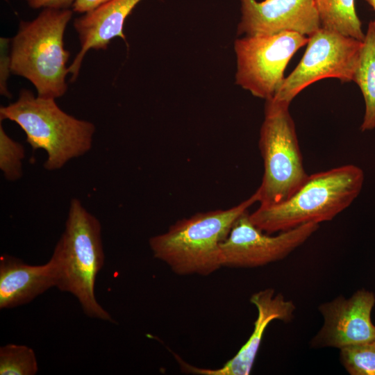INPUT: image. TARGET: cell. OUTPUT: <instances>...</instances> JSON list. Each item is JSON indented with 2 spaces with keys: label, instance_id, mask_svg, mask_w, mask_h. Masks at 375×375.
Returning a JSON list of instances; mask_svg holds the SVG:
<instances>
[{
  "label": "cell",
  "instance_id": "cell-1",
  "mask_svg": "<svg viewBox=\"0 0 375 375\" xmlns=\"http://www.w3.org/2000/svg\"><path fill=\"white\" fill-rule=\"evenodd\" d=\"M257 190L228 209L201 212L177 221L149 240L153 257L178 275L208 276L221 267L220 244L235 221L255 203Z\"/></svg>",
  "mask_w": 375,
  "mask_h": 375
},
{
  "label": "cell",
  "instance_id": "cell-2",
  "mask_svg": "<svg viewBox=\"0 0 375 375\" xmlns=\"http://www.w3.org/2000/svg\"><path fill=\"white\" fill-rule=\"evenodd\" d=\"M362 170L347 165L308 175L288 199L262 206L252 213L251 222L269 234L286 231L308 223L332 220L348 208L360 194Z\"/></svg>",
  "mask_w": 375,
  "mask_h": 375
},
{
  "label": "cell",
  "instance_id": "cell-3",
  "mask_svg": "<svg viewBox=\"0 0 375 375\" xmlns=\"http://www.w3.org/2000/svg\"><path fill=\"white\" fill-rule=\"evenodd\" d=\"M50 260L56 269V288L73 294L88 317L114 322L94 294L95 280L104 263L101 225L76 198L70 201L65 230Z\"/></svg>",
  "mask_w": 375,
  "mask_h": 375
},
{
  "label": "cell",
  "instance_id": "cell-4",
  "mask_svg": "<svg viewBox=\"0 0 375 375\" xmlns=\"http://www.w3.org/2000/svg\"><path fill=\"white\" fill-rule=\"evenodd\" d=\"M73 10L43 8L32 21H21L11 41V72L28 80L38 96L62 97L67 90L66 67L70 56L64 33Z\"/></svg>",
  "mask_w": 375,
  "mask_h": 375
},
{
  "label": "cell",
  "instance_id": "cell-5",
  "mask_svg": "<svg viewBox=\"0 0 375 375\" xmlns=\"http://www.w3.org/2000/svg\"><path fill=\"white\" fill-rule=\"evenodd\" d=\"M0 119L15 122L33 150L47 153L44 167L58 170L92 148L95 126L63 111L54 99L35 97L26 89L16 101L0 108Z\"/></svg>",
  "mask_w": 375,
  "mask_h": 375
},
{
  "label": "cell",
  "instance_id": "cell-6",
  "mask_svg": "<svg viewBox=\"0 0 375 375\" xmlns=\"http://www.w3.org/2000/svg\"><path fill=\"white\" fill-rule=\"evenodd\" d=\"M289 106L273 99L265 100L258 142L264 173L256 190L262 206L278 203L288 199L308 176Z\"/></svg>",
  "mask_w": 375,
  "mask_h": 375
},
{
  "label": "cell",
  "instance_id": "cell-7",
  "mask_svg": "<svg viewBox=\"0 0 375 375\" xmlns=\"http://www.w3.org/2000/svg\"><path fill=\"white\" fill-rule=\"evenodd\" d=\"M308 41V37L290 31L238 38L235 83L256 97L272 99L285 79L289 61Z\"/></svg>",
  "mask_w": 375,
  "mask_h": 375
},
{
  "label": "cell",
  "instance_id": "cell-8",
  "mask_svg": "<svg viewBox=\"0 0 375 375\" xmlns=\"http://www.w3.org/2000/svg\"><path fill=\"white\" fill-rule=\"evenodd\" d=\"M363 41L319 28L308 36L306 51L296 68L285 78L273 99L290 104L312 83L326 78L353 81Z\"/></svg>",
  "mask_w": 375,
  "mask_h": 375
},
{
  "label": "cell",
  "instance_id": "cell-9",
  "mask_svg": "<svg viewBox=\"0 0 375 375\" xmlns=\"http://www.w3.org/2000/svg\"><path fill=\"white\" fill-rule=\"evenodd\" d=\"M249 213L242 214L220 244L222 267L254 268L281 260L306 242L319 224L308 223L272 235L255 226Z\"/></svg>",
  "mask_w": 375,
  "mask_h": 375
},
{
  "label": "cell",
  "instance_id": "cell-10",
  "mask_svg": "<svg viewBox=\"0 0 375 375\" xmlns=\"http://www.w3.org/2000/svg\"><path fill=\"white\" fill-rule=\"evenodd\" d=\"M374 304V294L365 289L349 298L340 295L320 304L318 310L324 323L312 338L310 347L340 350L375 338V325L371 319Z\"/></svg>",
  "mask_w": 375,
  "mask_h": 375
},
{
  "label": "cell",
  "instance_id": "cell-11",
  "mask_svg": "<svg viewBox=\"0 0 375 375\" xmlns=\"http://www.w3.org/2000/svg\"><path fill=\"white\" fill-rule=\"evenodd\" d=\"M238 35L296 32L310 36L321 28L315 0H240Z\"/></svg>",
  "mask_w": 375,
  "mask_h": 375
},
{
  "label": "cell",
  "instance_id": "cell-12",
  "mask_svg": "<svg viewBox=\"0 0 375 375\" xmlns=\"http://www.w3.org/2000/svg\"><path fill=\"white\" fill-rule=\"evenodd\" d=\"M250 302L257 309L254 328L248 340L238 352L222 367L206 369L186 363L178 356L176 358L183 372L199 375H249L255 362L262 338L267 326L273 320L289 322L294 317L296 306L281 293L272 288L262 290L253 294Z\"/></svg>",
  "mask_w": 375,
  "mask_h": 375
},
{
  "label": "cell",
  "instance_id": "cell-13",
  "mask_svg": "<svg viewBox=\"0 0 375 375\" xmlns=\"http://www.w3.org/2000/svg\"><path fill=\"white\" fill-rule=\"evenodd\" d=\"M141 1L110 0L74 19L73 24L81 49L68 67L72 82L76 80L84 56L90 49H106L117 37L126 41L124 22Z\"/></svg>",
  "mask_w": 375,
  "mask_h": 375
},
{
  "label": "cell",
  "instance_id": "cell-14",
  "mask_svg": "<svg viewBox=\"0 0 375 375\" xmlns=\"http://www.w3.org/2000/svg\"><path fill=\"white\" fill-rule=\"evenodd\" d=\"M57 276L49 260L41 265H31L14 256L0 258V308L26 304L52 287Z\"/></svg>",
  "mask_w": 375,
  "mask_h": 375
},
{
  "label": "cell",
  "instance_id": "cell-15",
  "mask_svg": "<svg viewBox=\"0 0 375 375\" xmlns=\"http://www.w3.org/2000/svg\"><path fill=\"white\" fill-rule=\"evenodd\" d=\"M353 81L360 88L365 112L362 131L375 128V21L369 22Z\"/></svg>",
  "mask_w": 375,
  "mask_h": 375
},
{
  "label": "cell",
  "instance_id": "cell-16",
  "mask_svg": "<svg viewBox=\"0 0 375 375\" xmlns=\"http://www.w3.org/2000/svg\"><path fill=\"white\" fill-rule=\"evenodd\" d=\"M321 28L363 41L355 0H315Z\"/></svg>",
  "mask_w": 375,
  "mask_h": 375
},
{
  "label": "cell",
  "instance_id": "cell-17",
  "mask_svg": "<svg viewBox=\"0 0 375 375\" xmlns=\"http://www.w3.org/2000/svg\"><path fill=\"white\" fill-rule=\"evenodd\" d=\"M38 365L34 351L25 345L8 344L0 348V375H34Z\"/></svg>",
  "mask_w": 375,
  "mask_h": 375
},
{
  "label": "cell",
  "instance_id": "cell-18",
  "mask_svg": "<svg viewBox=\"0 0 375 375\" xmlns=\"http://www.w3.org/2000/svg\"><path fill=\"white\" fill-rule=\"evenodd\" d=\"M340 360L351 375H375V338L340 349Z\"/></svg>",
  "mask_w": 375,
  "mask_h": 375
},
{
  "label": "cell",
  "instance_id": "cell-19",
  "mask_svg": "<svg viewBox=\"0 0 375 375\" xmlns=\"http://www.w3.org/2000/svg\"><path fill=\"white\" fill-rule=\"evenodd\" d=\"M25 157L23 145L12 140L0 125V169L4 177L10 181L22 176V161Z\"/></svg>",
  "mask_w": 375,
  "mask_h": 375
},
{
  "label": "cell",
  "instance_id": "cell-20",
  "mask_svg": "<svg viewBox=\"0 0 375 375\" xmlns=\"http://www.w3.org/2000/svg\"><path fill=\"white\" fill-rule=\"evenodd\" d=\"M11 40L9 38H1V56H0V92L1 94L8 98L11 97V94L8 89L7 81L11 72L10 64L11 57L10 44Z\"/></svg>",
  "mask_w": 375,
  "mask_h": 375
},
{
  "label": "cell",
  "instance_id": "cell-21",
  "mask_svg": "<svg viewBox=\"0 0 375 375\" xmlns=\"http://www.w3.org/2000/svg\"><path fill=\"white\" fill-rule=\"evenodd\" d=\"M30 8H56L68 9L72 7L75 0H26Z\"/></svg>",
  "mask_w": 375,
  "mask_h": 375
},
{
  "label": "cell",
  "instance_id": "cell-22",
  "mask_svg": "<svg viewBox=\"0 0 375 375\" xmlns=\"http://www.w3.org/2000/svg\"><path fill=\"white\" fill-rule=\"evenodd\" d=\"M110 0H75L72 5L74 12L85 13Z\"/></svg>",
  "mask_w": 375,
  "mask_h": 375
},
{
  "label": "cell",
  "instance_id": "cell-23",
  "mask_svg": "<svg viewBox=\"0 0 375 375\" xmlns=\"http://www.w3.org/2000/svg\"><path fill=\"white\" fill-rule=\"evenodd\" d=\"M375 11V0H365Z\"/></svg>",
  "mask_w": 375,
  "mask_h": 375
}]
</instances>
